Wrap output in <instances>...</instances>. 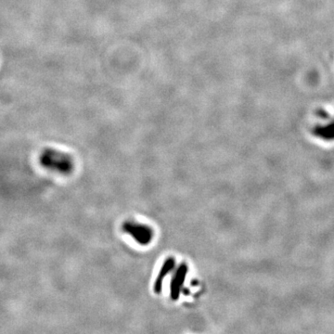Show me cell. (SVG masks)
Listing matches in <instances>:
<instances>
[{"instance_id":"cell-3","label":"cell","mask_w":334,"mask_h":334,"mask_svg":"<svg viewBox=\"0 0 334 334\" xmlns=\"http://www.w3.org/2000/svg\"><path fill=\"white\" fill-rule=\"evenodd\" d=\"M175 265H176V260L172 256L164 260V264L159 271L156 278L154 280V284H153V292L157 294L162 292L164 278L170 273L171 271L173 270V268L175 267Z\"/></svg>"},{"instance_id":"cell-1","label":"cell","mask_w":334,"mask_h":334,"mask_svg":"<svg viewBox=\"0 0 334 334\" xmlns=\"http://www.w3.org/2000/svg\"><path fill=\"white\" fill-rule=\"evenodd\" d=\"M123 230L130 235L135 242H137L140 245H148L150 243L152 237H153V232L151 228L141 225V224H136L133 222H126L123 225Z\"/></svg>"},{"instance_id":"cell-2","label":"cell","mask_w":334,"mask_h":334,"mask_svg":"<svg viewBox=\"0 0 334 334\" xmlns=\"http://www.w3.org/2000/svg\"><path fill=\"white\" fill-rule=\"evenodd\" d=\"M188 271H189L188 265L186 263L180 264L174 277L172 278L170 284V298L173 301H178L180 297Z\"/></svg>"}]
</instances>
